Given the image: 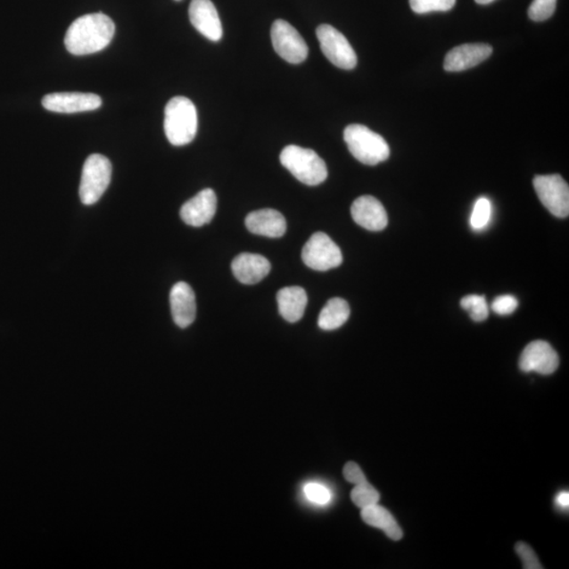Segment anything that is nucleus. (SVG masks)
I'll return each mask as SVG.
<instances>
[{"label":"nucleus","instance_id":"obj_10","mask_svg":"<svg viewBox=\"0 0 569 569\" xmlns=\"http://www.w3.org/2000/svg\"><path fill=\"white\" fill-rule=\"evenodd\" d=\"M42 103L51 112L72 114L100 108L102 98L93 93L61 92L45 95Z\"/></svg>","mask_w":569,"mask_h":569},{"label":"nucleus","instance_id":"obj_31","mask_svg":"<svg viewBox=\"0 0 569 569\" xmlns=\"http://www.w3.org/2000/svg\"><path fill=\"white\" fill-rule=\"evenodd\" d=\"M557 503H558L559 507L563 508H568L569 505V493L567 491H563L560 493L558 497H557Z\"/></svg>","mask_w":569,"mask_h":569},{"label":"nucleus","instance_id":"obj_32","mask_svg":"<svg viewBox=\"0 0 569 569\" xmlns=\"http://www.w3.org/2000/svg\"><path fill=\"white\" fill-rule=\"evenodd\" d=\"M475 3L479 4H490L493 2H495V0H474Z\"/></svg>","mask_w":569,"mask_h":569},{"label":"nucleus","instance_id":"obj_29","mask_svg":"<svg viewBox=\"0 0 569 569\" xmlns=\"http://www.w3.org/2000/svg\"><path fill=\"white\" fill-rule=\"evenodd\" d=\"M305 495L310 501L319 505L329 503L331 493L326 487L322 484L309 483L305 486Z\"/></svg>","mask_w":569,"mask_h":569},{"label":"nucleus","instance_id":"obj_1","mask_svg":"<svg viewBox=\"0 0 569 569\" xmlns=\"http://www.w3.org/2000/svg\"><path fill=\"white\" fill-rule=\"evenodd\" d=\"M115 25L109 16L92 13L79 17L69 27L65 45L70 54L77 56L97 54L112 42Z\"/></svg>","mask_w":569,"mask_h":569},{"label":"nucleus","instance_id":"obj_33","mask_svg":"<svg viewBox=\"0 0 569 569\" xmlns=\"http://www.w3.org/2000/svg\"><path fill=\"white\" fill-rule=\"evenodd\" d=\"M176 2H181V0H176Z\"/></svg>","mask_w":569,"mask_h":569},{"label":"nucleus","instance_id":"obj_20","mask_svg":"<svg viewBox=\"0 0 569 569\" xmlns=\"http://www.w3.org/2000/svg\"><path fill=\"white\" fill-rule=\"evenodd\" d=\"M361 515L366 524L380 528L386 533L387 537L394 540V541H399V540L403 538V531L400 530L396 519L386 508L380 507L379 504L363 508Z\"/></svg>","mask_w":569,"mask_h":569},{"label":"nucleus","instance_id":"obj_9","mask_svg":"<svg viewBox=\"0 0 569 569\" xmlns=\"http://www.w3.org/2000/svg\"><path fill=\"white\" fill-rule=\"evenodd\" d=\"M272 45L278 55L289 63L303 62L309 50L301 35L286 21L277 20L271 27Z\"/></svg>","mask_w":569,"mask_h":569},{"label":"nucleus","instance_id":"obj_17","mask_svg":"<svg viewBox=\"0 0 569 569\" xmlns=\"http://www.w3.org/2000/svg\"><path fill=\"white\" fill-rule=\"evenodd\" d=\"M231 268L237 281L255 284L269 275L271 265L263 255L246 252L237 255Z\"/></svg>","mask_w":569,"mask_h":569},{"label":"nucleus","instance_id":"obj_13","mask_svg":"<svg viewBox=\"0 0 569 569\" xmlns=\"http://www.w3.org/2000/svg\"><path fill=\"white\" fill-rule=\"evenodd\" d=\"M218 199L212 189H204L193 199L185 202L181 209L184 222L193 227H202L209 224L216 216Z\"/></svg>","mask_w":569,"mask_h":569},{"label":"nucleus","instance_id":"obj_24","mask_svg":"<svg viewBox=\"0 0 569 569\" xmlns=\"http://www.w3.org/2000/svg\"><path fill=\"white\" fill-rule=\"evenodd\" d=\"M351 500L358 507L363 509L379 503L380 493L367 481L354 487L351 491Z\"/></svg>","mask_w":569,"mask_h":569},{"label":"nucleus","instance_id":"obj_2","mask_svg":"<svg viewBox=\"0 0 569 569\" xmlns=\"http://www.w3.org/2000/svg\"><path fill=\"white\" fill-rule=\"evenodd\" d=\"M199 120L194 103L185 96L173 97L165 108V133L173 146L181 147L194 141Z\"/></svg>","mask_w":569,"mask_h":569},{"label":"nucleus","instance_id":"obj_8","mask_svg":"<svg viewBox=\"0 0 569 569\" xmlns=\"http://www.w3.org/2000/svg\"><path fill=\"white\" fill-rule=\"evenodd\" d=\"M301 260L310 269L327 271L342 262L341 249L323 232L313 235L301 252Z\"/></svg>","mask_w":569,"mask_h":569},{"label":"nucleus","instance_id":"obj_6","mask_svg":"<svg viewBox=\"0 0 569 569\" xmlns=\"http://www.w3.org/2000/svg\"><path fill=\"white\" fill-rule=\"evenodd\" d=\"M317 37L324 55L335 67L342 70L357 67L356 52L339 30L330 25H321L317 29Z\"/></svg>","mask_w":569,"mask_h":569},{"label":"nucleus","instance_id":"obj_28","mask_svg":"<svg viewBox=\"0 0 569 569\" xmlns=\"http://www.w3.org/2000/svg\"><path fill=\"white\" fill-rule=\"evenodd\" d=\"M516 307H518V301H516L515 296L509 294L498 296L491 305L492 310L500 316L512 315Z\"/></svg>","mask_w":569,"mask_h":569},{"label":"nucleus","instance_id":"obj_14","mask_svg":"<svg viewBox=\"0 0 569 569\" xmlns=\"http://www.w3.org/2000/svg\"><path fill=\"white\" fill-rule=\"evenodd\" d=\"M492 54V46L487 44H466L456 46L447 54L444 69L449 72L466 71L478 66Z\"/></svg>","mask_w":569,"mask_h":569},{"label":"nucleus","instance_id":"obj_27","mask_svg":"<svg viewBox=\"0 0 569 569\" xmlns=\"http://www.w3.org/2000/svg\"><path fill=\"white\" fill-rule=\"evenodd\" d=\"M516 554L519 555L520 559L524 562V567L525 569H542L541 563L538 560V557L535 551L524 542H519L515 545Z\"/></svg>","mask_w":569,"mask_h":569},{"label":"nucleus","instance_id":"obj_30","mask_svg":"<svg viewBox=\"0 0 569 569\" xmlns=\"http://www.w3.org/2000/svg\"><path fill=\"white\" fill-rule=\"evenodd\" d=\"M345 479L354 485L364 483L367 482L362 469L359 468L357 463L348 462L342 470Z\"/></svg>","mask_w":569,"mask_h":569},{"label":"nucleus","instance_id":"obj_15","mask_svg":"<svg viewBox=\"0 0 569 569\" xmlns=\"http://www.w3.org/2000/svg\"><path fill=\"white\" fill-rule=\"evenodd\" d=\"M351 216L359 226L369 231H382L386 228L388 216L384 206L375 197L364 195L353 202Z\"/></svg>","mask_w":569,"mask_h":569},{"label":"nucleus","instance_id":"obj_22","mask_svg":"<svg viewBox=\"0 0 569 569\" xmlns=\"http://www.w3.org/2000/svg\"><path fill=\"white\" fill-rule=\"evenodd\" d=\"M461 307L469 313L474 322H483L490 316V307L483 295L466 296L461 300Z\"/></svg>","mask_w":569,"mask_h":569},{"label":"nucleus","instance_id":"obj_26","mask_svg":"<svg viewBox=\"0 0 569 569\" xmlns=\"http://www.w3.org/2000/svg\"><path fill=\"white\" fill-rule=\"evenodd\" d=\"M557 0H532L528 8V16L533 21H544L555 13Z\"/></svg>","mask_w":569,"mask_h":569},{"label":"nucleus","instance_id":"obj_12","mask_svg":"<svg viewBox=\"0 0 569 569\" xmlns=\"http://www.w3.org/2000/svg\"><path fill=\"white\" fill-rule=\"evenodd\" d=\"M189 19L196 30L209 40L219 42L222 39V22L211 0H193L189 7Z\"/></svg>","mask_w":569,"mask_h":569},{"label":"nucleus","instance_id":"obj_18","mask_svg":"<svg viewBox=\"0 0 569 569\" xmlns=\"http://www.w3.org/2000/svg\"><path fill=\"white\" fill-rule=\"evenodd\" d=\"M246 227L253 235L277 239L286 234L287 223L283 214L275 209L249 213L245 220Z\"/></svg>","mask_w":569,"mask_h":569},{"label":"nucleus","instance_id":"obj_21","mask_svg":"<svg viewBox=\"0 0 569 569\" xmlns=\"http://www.w3.org/2000/svg\"><path fill=\"white\" fill-rule=\"evenodd\" d=\"M350 307L345 300L331 299L319 313L317 324L323 330H335L342 326L350 318Z\"/></svg>","mask_w":569,"mask_h":569},{"label":"nucleus","instance_id":"obj_16","mask_svg":"<svg viewBox=\"0 0 569 569\" xmlns=\"http://www.w3.org/2000/svg\"><path fill=\"white\" fill-rule=\"evenodd\" d=\"M170 305L173 321L178 327L187 328L196 317V300L190 284L179 282L171 289Z\"/></svg>","mask_w":569,"mask_h":569},{"label":"nucleus","instance_id":"obj_3","mask_svg":"<svg viewBox=\"0 0 569 569\" xmlns=\"http://www.w3.org/2000/svg\"><path fill=\"white\" fill-rule=\"evenodd\" d=\"M280 161L298 181L305 185L317 186L328 177L326 164L311 149L290 144L283 149Z\"/></svg>","mask_w":569,"mask_h":569},{"label":"nucleus","instance_id":"obj_11","mask_svg":"<svg viewBox=\"0 0 569 569\" xmlns=\"http://www.w3.org/2000/svg\"><path fill=\"white\" fill-rule=\"evenodd\" d=\"M519 366L524 373L535 371L543 375H551L559 367L558 353L548 342H532L522 352Z\"/></svg>","mask_w":569,"mask_h":569},{"label":"nucleus","instance_id":"obj_5","mask_svg":"<svg viewBox=\"0 0 569 569\" xmlns=\"http://www.w3.org/2000/svg\"><path fill=\"white\" fill-rule=\"evenodd\" d=\"M112 177L111 162L102 154H92L86 160L79 185L83 204L95 205L106 193Z\"/></svg>","mask_w":569,"mask_h":569},{"label":"nucleus","instance_id":"obj_23","mask_svg":"<svg viewBox=\"0 0 569 569\" xmlns=\"http://www.w3.org/2000/svg\"><path fill=\"white\" fill-rule=\"evenodd\" d=\"M492 206L486 197H480L475 202L472 217H470V226L474 231L483 230L489 226L491 219Z\"/></svg>","mask_w":569,"mask_h":569},{"label":"nucleus","instance_id":"obj_19","mask_svg":"<svg viewBox=\"0 0 569 569\" xmlns=\"http://www.w3.org/2000/svg\"><path fill=\"white\" fill-rule=\"evenodd\" d=\"M278 311L289 323L299 322L303 317L308 304L305 290L299 286L284 287L276 294Z\"/></svg>","mask_w":569,"mask_h":569},{"label":"nucleus","instance_id":"obj_4","mask_svg":"<svg viewBox=\"0 0 569 569\" xmlns=\"http://www.w3.org/2000/svg\"><path fill=\"white\" fill-rule=\"evenodd\" d=\"M344 139L354 159L364 165L375 166L387 161L391 155V149L384 137L366 126H348L344 131Z\"/></svg>","mask_w":569,"mask_h":569},{"label":"nucleus","instance_id":"obj_25","mask_svg":"<svg viewBox=\"0 0 569 569\" xmlns=\"http://www.w3.org/2000/svg\"><path fill=\"white\" fill-rule=\"evenodd\" d=\"M457 0H409L410 8L416 14L447 12L455 7Z\"/></svg>","mask_w":569,"mask_h":569},{"label":"nucleus","instance_id":"obj_7","mask_svg":"<svg viewBox=\"0 0 569 569\" xmlns=\"http://www.w3.org/2000/svg\"><path fill=\"white\" fill-rule=\"evenodd\" d=\"M533 187H535L539 200L553 216L560 219L568 217V184L559 174L537 176L533 178Z\"/></svg>","mask_w":569,"mask_h":569}]
</instances>
